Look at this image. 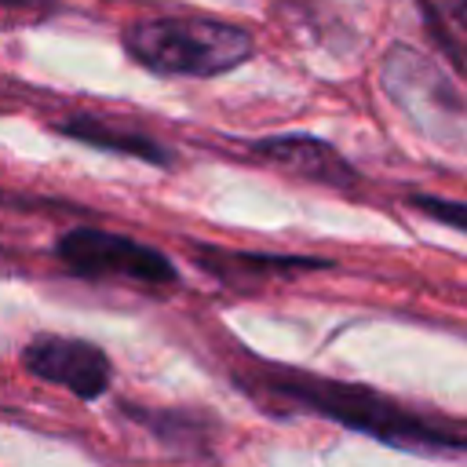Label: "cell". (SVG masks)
<instances>
[{
  "label": "cell",
  "instance_id": "cell-1",
  "mask_svg": "<svg viewBox=\"0 0 467 467\" xmlns=\"http://www.w3.org/2000/svg\"><path fill=\"white\" fill-rule=\"evenodd\" d=\"M266 390L288 401H299L321 416H332L336 423L350 431H365L379 441L405 445V449H460L467 445L463 434H452L445 427H434L420 420L416 412L401 409L398 401L379 398L368 387H350V383H328L317 376H299V372H270Z\"/></svg>",
  "mask_w": 467,
  "mask_h": 467
},
{
  "label": "cell",
  "instance_id": "cell-2",
  "mask_svg": "<svg viewBox=\"0 0 467 467\" xmlns=\"http://www.w3.org/2000/svg\"><path fill=\"white\" fill-rule=\"evenodd\" d=\"M124 47L139 66L164 77H219L252 55V36L219 18L161 15L131 22Z\"/></svg>",
  "mask_w": 467,
  "mask_h": 467
},
{
  "label": "cell",
  "instance_id": "cell-3",
  "mask_svg": "<svg viewBox=\"0 0 467 467\" xmlns=\"http://www.w3.org/2000/svg\"><path fill=\"white\" fill-rule=\"evenodd\" d=\"M55 255L84 277H117V281H139V285L175 281V266L164 252L109 230H95V226L66 230L55 244Z\"/></svg>",
  "mask_w": 467,
  "mask_h": 467
},
{
  "label": "cell",
  "instance_id": "cell-4",
  "mask_svg": "<svg viewBox=\"0 0 467 467\" xmlns=\"http://www.w3.org/2000/svg\"><path fill=\"white\" fill-rule=\"evenodd\" d=\"M22 365L36 379L66 387L80 401H95L109 387V358L95 343L73 339V336H36V339H29L26 350H22Z\"/></svg>",
  "mask_w": 467,
  "mask_h": 467
},
{
  "label": "cell",
  "instance_id": "cell-5",
  "mask_svg": "<svg viewBox=\"0 0 467 467\" xmlns=\"http://www.w3.org/2000/svg\"><path fill=\"white\" fill-rule=\"evenodd\" d=\"M252 153H259L263 161L277 164L281 171H292L296 179L328 186V190H350L361 182L358 168L325 139L314 135H270V139H255L248 142Z\"/></svg>",
  "mask_w": 467,
  "mask_h": 467
},
{
  "label": "cell",
  "instance_id": "cell-6",
  "mask_svg": "<svg viewBox=\"0 0 467 467\" xmlns=\"http://www.w3.org/2000/svg\"><path fill=\"white\" fill-rule=\"evenodd\" d=\"M383 84H387V91H390L401 106H409L412 99L423 95V102L412 106V113H416L420 120H423V117H434V113H441V117L460 113V99H456V91H449L445 77H441L427 58H420L416 51H409V47H401V44L390 47L387 58H383Z\"/></svg>",
  "mask_w": 467,
  "mask_h": 467
},
{
  "label": "cell",
  "instance_id": "cell-7",
  "mask_svg": "<svg viewBox=\"0 0 467 467\" xmlns=\"http://www.w3.org/2000/svg\"><path fill=\"white\" fill-rule=\"evenodd\" d=\"M58 135L66 139H77L84 146H95V150H109V153H128L135 161H146V164H171V153L150 139L146 131H128V128H117L109 120H99V117H69V120H58L55 124Z\"/></svg>",
  "mask_w": 467,
  "mask_h": 467
},
{
  "label": "cell",
  "instance_id": "cell-8",
  "mask_svg": "<svg viewBox=\"0 0 467 467\" xmlns=\"http://www.w3.org/2000/svg\"><path fill=\"white\" fill-rule=\"evenodd\" d=\"M197 263L223 277V281H263L281 270H317L325 266L321 259H303V255H263V252H234V248H201Z\"/></svg>",
  "mask_w": 467,
  "mask_h": 467
},
{
  "label": "cell",
  "instance_id": "cell-9",
  "mask_svg": "<svg viewBox=\"0 0 467 467\" xmlns=\"http://www.w3.org/2000/svg\"><path fill=\"white\" fill-rule=\"evenodd\" d=\"M409 204L420 208V212H427L431 219H438V223L467 234V204L463 201H449V197H434V193H412Z\"/></svg>",
  "mask_w": 467,
  "mask_h": 467
},
{
  "label": "cell",
  "instance_id": "cell-10",
  "mask_svg": "<svg viewBox=\"0 0 467 467\" xmlns=\"http://www.w3.org/2000/svg\"><path fill=\"white\" fill-rule=\"evenodd\" d=\"M55 0H0V7H11V11H33V15H44L51 11Z\"/></svg>",
  "mask_w": 467,
  "mask_h": 467
}]
</instances>
